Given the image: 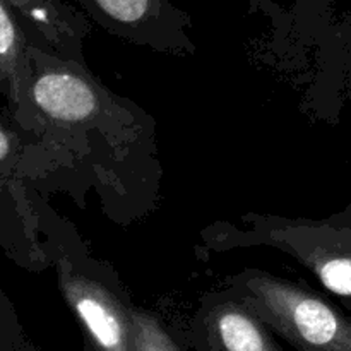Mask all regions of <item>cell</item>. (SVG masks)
Masks as SVG:
<instances>
[{
  "mask_svg": "<svg viewBox=\"0 0 351 351\" xmlns=\"http://www.w3.org/2000/svg\"><path fill=\"white\" fill-rule=\"evenodd\" d=\"M237 298L297 351H351V317L321 295L291 281L256 274Z\"/></svg>",
  "mask_w": 351,
  "mask_h": 351,
  "instance_id": "1",
  "label": "cell"
},
{
  "mask_svg": "<svg viewBox=\"0 0 351 351\" xmlns=\"http://www.w3.org/2000/svg\"><path fill=\"white\" fill-rule=\"evenodd\" d=\"M60 288L95 351H136V321L122 298L69 269L60 271Z\"/></svg>",
  "mask_w": 351,
  "mask_h": 351,
  "instance_id": "2",
  "label": "cell"
},
{
  "mask_svg": "<svg viewBox=\"0 0 351 351\" xmlns=\"http://www.w3.org/2000/svg\"><path fill=\"white\" fill-rule=\"evenodd\" d=\"M195 351H281L271 329L240 298L213 300L194 326Z\"/></svg>",
  "mask_w": 351,
  "mask_h": 351,
  "instance_id": "3",
  "label": "cell"
},
{
  "mask_svg": "<svg viewBox=\"0 0 351 351\" xmlns=\"http://www.w3.org/2000/svg\"><path fill=\"white\" fill-rule=\"evenodd\" d=\"M34 106L51 122L79 125L101 113L103 99L89 77L65 65L41 69L29 86Z\"/></svg>",
  "mask_w": 351,
  "mask_h": 351,
  "instance_id": "4",
  "label": "cell"
},
{
  "mask_svg": "<svg viewBox=\"0 0 351 351\" xmlns=\"http://www.w3.org/2000/svg\"><path fill=\"white\" fill-rule=\"evenodd\" d=\"M298 254L329 291L351 300V206L332 221L307 228V245Z\"/></svg>",
  "mask_w": 351,
  "mask_h": 351,
  "instance_id": "5",
  "label": "cell"
},
{
  "mask_svg": "<svg viewBox=\"0 0 351 351\" xmlns=\"http://www.w3.org/2000/svg\"><path fill=\"white\" fill-rule=\"evenodd\" d=\"M58 51L79 50L84 23L64 0H7Z\"/></svg>",
  "mask_w": 351,
  "mask_h": 351,
  "instance_id": "6",
  "label": "cell"
},
{
  "mask_svg": "<svg viewBox=\"0 0 351 351\" xmlns=\"http://www.w3.org/2000/svg\"><path fill=\"white\" fill-rule=\"evenodd\" d=\"M0 77L7 81L12 98L19 101L27 81L24 36L3 0H0Z\"/></svg>",
  "mask_w": 351,
  "mask_h": 351,
  "instance_id": "7",
  "label": "cell"
},
{
  "mask_svg": "<svg viewBox=\"0 0 351 351\" xmlns=\"http://www.w3.org/2000/svg\"><path fill=\"white\" fill-rule=\"evenodd\" d=\"M98 14L117 26H144L158 17L161 10L160 0H89Z\"/></svg>",
  "mask_w": 351,
  "mask_h": 351,
  "instance_id": "8",
  "label": "cell"
},
{
  "mask_svg": "<svg viewBox=\"0 0 351 351\" xmlns=\"http://www.w3.org/2000/svg\"><path fill=\"white\" fill-rule=\"evenodd\" d=\"M136 321V351H184L149 312L132 308Z\"/></svg>",
  "mask_w": 351,
  "mask_h": 351,
  "instance_id": "9",
  "label": "cell"
},
{
  "mask_svg": "<svg viewBox=\"0 0 351 351\" xmlns=\"http://www.w3.org/2000/svg\"><path fill=\"white\" fill-rule=\"evenodd\" d=\"M10 149H12V141H10V136L5 132V130L0 129V161H3L7 156H9Z\"/></svg>",
  "mask_w": 351,
  "mask_h": 351,
  "instance_id": "10",
  "label": "cell"
}]
</instances>
